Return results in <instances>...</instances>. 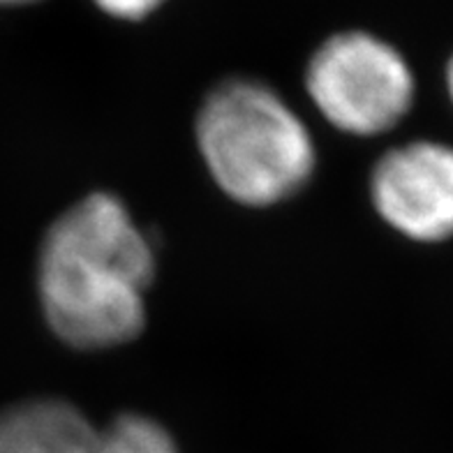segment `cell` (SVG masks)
Instances as JSON below:
<instances>
[{"label":"cell","instance_id":"obj_1","mask_svg":"<svg viewBox=\"0 0 453 453\" xmlns=\"http://www.w3.org/2000/svg\"><path fill=\"white\" fill-rule=\"evenodd\" d=\"M153 250L120 199L96 192L49 226L40 250V298L67 345L102 349L137 338Z\"/></svg>","mask_w":453,"mask_h":453},{"label":"cell","instance_id":"obj_2","mask_svg":"<svg viewBox=\"0 0 453 453\" xmlns=\"http://www.w3.org/2000/svg\"><path fill=\"white\" fill-rule=\"evenodd\" d=\"M197 142L215 183L250 206L282 202L315 169V146L303 120L269 86L234 79L206 97Z\"/></svg>","mask_w":453,"mask_h":453},{"label":"cell","instance_id":"obj_3","mask_svg":"<svg viewBox=\"0 0 453 453\" xmlns=\"http://www.w3.org/2000/svg\"><path fill=\"white\" fill-rule=\"evenodd\" d=\"M305 84L328 123L358 137L400 126L417 102V77L394 44L370 33H340L317 49Z\"/></svg>","mask_w":453,"mask_h":453},{"label":"cell","instance_id":"obj_4","mask_svg":"<svg viewBox=\"0 0 453 453\" xmlns=\"http://www.w3.org/2000/svg\"><path fill=\"white\" fill-rule=\"evenodd\" d=\"M370 197L395 234L417 245L453 241V143L417 137L388 149L370 173Z\"/></svg>","mask_w":453,"mask_h":453},{"label":"cell","instance_id":"obj_5","mask_svg":"<svg viewBox=\"0 0 453 453\" xmlns=\"http://www.w3.org/2000/svg\"><path fill=\"white\" fill-rule=\"evenodd\" d=\"M100 430L63 400H33L0 414V453H97Z\"/></svg>","mask_w":453,"mask_h":453},{"label":"cell","instance_id":"obj_6","mask_svg":"<svg viewBox=\"0 0 453 453\" xmlns=\"http://www.w3.org/2000/svg\"><path fill=\"white\" fill-rule=\"evenodd\" d=\"M97 453H179V449L157 421L126 414L100 430Z\"/></svg>","mask_w":453,"mask_h":453},{"label":"cell","instance_id":"obj_7","mask_svg":"<svg viewBox=\"0 0 453 453\" xmlns=\"http://www.w3.org/2000/svg\"><path fill=\"white\" fill-rule=\"evenodd\" d=\"M97 5L111 17L119 19H143L149 17L165 0H96Z\"/></svg>","mask_w":453,"mask_h":453},{"label":"cell","instance_id":"obj_8","mask_svg":"<svg viewBox=\"0 0 453 453\" xmlns=\"http://www.w3.org/2000/svg\"><path fill=\"white\" fill-rule=\"evenodd\" d=\"M441 81H444V96H447V100H449V109L453 111V54L449 56L447 65H444Z\"/></svg>","mask_w":453,"mask_h":453},{"label":"cell","instance_id":"obj_9","mask_svg":"<svg viewBox=\"0 0 453 453\" xmlns=\"http://www.w3.org/2000/svg\"><path fill=\"white\" fill-rule=\"evenodd\" d=\"M3 5H19V3H30V0H0Z\"/></svg>","mask_w":453,"mask_h":453}]
</instances>
